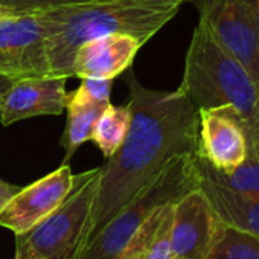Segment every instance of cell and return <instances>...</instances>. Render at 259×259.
Here are the masks:
<instances>
[{"mask_svg": "<svg viewBox=\"0 0 259 259\" xmlns=\"http://www.w3.org/2000/svg\"><path fill=\"white\" fill-rule=\"evenodd\" d=\"M142 41L133 35L113 34L82 43L72 58V76L114 79L133 64Z\"/></svg>", "mask_w": 259, "mask_h": 259, "instance_id": "12", "label": "cell"}, {"mask_svg": "<svg viewBox=\"0 0 259 259\" xmlns=\"http://www.w3.org/2000/svg\"><path fill=\"white\" fill-rule=\"evenodd\" d=\"M0 75L13 81L49 76L46 29L38 11L0 20Z\"/></svg>", "mask_w": 259, "mask_h": 259, "instance_id": "6", "label": "cell"}, {"mask_svg": "<svg viewBox=\"0 0 259 259\" xmlns=\"http://www.w3.org/2000/svg\"><path fill=\"white\" fill-rule=\"evenodd\" d=\"M126 84L132 123L117 151L99 166L82 251L105 223L172 160L197 154L198 150V110L179 89L153 90L144 87L133 73L126 76Z\"/></svg>", "mask_w": 259, "mask_h": 259, "instance_id": "1", "label": "cell"}, {"mask_svg": "<svg viewBox=\"0 0 259 259\" xmlns=\"http://www.w3.org/2000/svg\"><path fill=\"white\" fill-rule=\"evenodd\" d=\"M248 139H250V144H254L259 147V98H257V108H256L254 122H253L251 128L248 130Z\"/></svg>", "mask_w": 259, "mask_h": 259, "instance_id": "23", "label": "cell"}, {"mask_svg": "<svg viewBox=\"0 0 259 259\" xmlns=\"http://www.w3.org/2000/svg\"><path fill=\"white\" fill-rule=\"evenodd\" d=\"M244 2L247 5V10L250 13L251 22H253L254 31H256V35L259 40V0H244Z\"/></svg>", "mask_w": 259, "mask_h": 259, "instance_id": "22", "label": "cell"}, {"mask_svg": "<svg viewBox=\"0 0 259 259\" xmlns=\"http://www.w3.org/2000/svg\"><path fill=\"white\" fill-rule=\"evenodd\" d=\"M212 37L250 72L259 85V40L244 0H186Z\"/></svg>", "mask_w": 259, "mask_h": 259, "instance_id": "7", "label": "cell"}, {"mask_svg": "<svg viewBox=\"0 0 259 259\" xmlns=\"http://www.w3.org/2000/svg\"><path fill=\"white\" fill-rule=\"evenodd\" d=\"M174 203L157 207L136 230L119 259H174L171 245Z\"/></svg>", "mask_w": 259, "mask_h": 259, "instance_id": "14", "label": "cell"}, {"mask_svg": "<svg viewBox=\"0 0 259 259\" xmlns=\"http://www.w3.org/2000/svg\"><path fill=\"white\" fill-rule=\"evenodd\" d=\"M195 188H198L197 154L177 157L105 223L79 259H119L126 242L157 207L176 203Z\"/></svg>", "mask_w": 259, "mask_h": 259, "instance_id": "4", "label": "cell"}, {"mask_svg": "<svg viewBox=\"0 0 259 259\" xmlns=\"http://www.w3.org/2000/svg\"><path fill=\"white\" fill-rule=\"evenodd\" d=\"M198 189L223 224L259 236V195L239 192L198 172Z\"/></svg>", "mask_w": 259, "mask_h": 259, "instance_id": "13", "label": "cell"}, {"mask_svg": "<svg viewBox=\"0 0 259 259\" xmlns=\"http://www.w3.org/2000/svg\"><path fill=\"white\" fill-rule=\"evenodd\" d=\"M14 81L11 79V78H8V76H5V75H0V98H2V95L10 89V85L13 84Z\"/></svg>", "mask_w": 259, "mask_h": 259, "instance_id": "24", "label": "cell"}, {"mask_svg": "<svg viewBox=\"0 0 259 259\" xmlns=\"http://www.w3.org/2000/svg\"><path fill=\"white\" fill-rule=\"evenodd\" d=\"M201 259H259V236L224 224Z\"/></svg>", "mask_w": 259, "mask_h": 259, "instance_id": "18", "label": "cell"}, {"mask_svg": "<svg viewBox=\"0 0 259 259\" xmlns=\"http://www.w3.org/2000/svg\"><path fill=\"white\" fill-rule=\"evenodd\" d=\"M78 2H84V0H0V5L7 7L19 14H29V13L45 11L54 7L78 4Z\"/></svg>", "mask_w": 259, "mask_h": 259, "instance_id": "20", "label": "cell"}, {"mask_svg": "<svg viewBox=\"0 0 259 259\" xmlns=\"http://www.w3.org/2000/svg\"><path fill=\"white\" fill-rule=\"evenodd\" d=\"M73 172L67 163L37 182L22 188L0 212V226L22 235L49 217L69 195Z\"/></svg>", "mask_w": 259, "mask_h": 259, "instance_id": "9", "label": "cell"}, {"mask_svg": "<svg viewBox=\"0 0 259 259\" xmlns=\"http://www.w3.org/2000/svg\"><path fill=\"white\" fill-rule=\"evenodd\" d=\"M67 78L41 76L14 81L0 98V123L10 126L35 116H58L66 110Z\"/></svg>", "mask_w": 259, "mask_h": 259, "instance_id": "11", "label": "cell"}, {"mask_svg": "<svg viewBox=\"0 0 259 259\" xmlns=\"http://www.w3.org/2000/svg\"><path fill=\"white\" fill-rule=\"evenodd\" d=\"M13 16H19V13H16V11L10 10V8H7V7H2V5H0V20H4V19H7V17H13Z\"/></svg>", "mask_w": 259, "mask_h": 259, "instance_id": "25", "label": "cell"}, {"mask_svg": "<svg viewBox=\"0 0 259 259\" xmlns=\"http://www.w3.org/2000/svg\"><path fill=\"white\" fill-rule=\"evenodd\" d=\"M223 226L198 188L185 194L172 206L171 245L174 259H201Z\"/></svg>", "mask_w": 259, "mask_h": 259, "instance_id": "10", "label": "cell"}, {"mask_svg": "<svg viewBox=\"0 0 259 259\" xmlns=\"http://www.w3.org/2000/svg\"><path fill=\"white\" fill-rule=\"evenodd\" d=\"M132 123L130 105H113L111 102L104 108L95 122L92 141L96 144L105 159L111 157L122 145Z\"/></svg>", "mask_w": 259, "mask_h": 259, "instance_id": "15", "label": "cell"}, {"mask_svg": "<svg viewBox=\"0 0 259 259\" xmlns=\"http://www.w3.org/2000/svg\"><path fill=\"white\" fill-rule=\"evenodd\" d=\"M179 90L197 110L232 108L244 120L248 135L256 116L259 85L201 22L194 29Z\"/></svg>", "mask_w": 259, "mask_h": 259, "instance_id": "3", "label": "cell"}, {"mask_svg": "<svg viewBox=\"0 0 259 259\" xmlns=\"http://www.w3.org/2000/svg\"><path fill=\"white\" fill-rule=\"evenodd\" d=\"M99 168L73 176L66 200L31 230L16 235L14 259H79L93 209Z\"/></svg>", "mask_w": 259, "mask_h": 259, "instance_id": "5", "label": "cell"}, {"mask_svg": "<svg viewBox=\"0 0 259 259\" xmlns=\"http://www.w3.org/2000/svg\"><path fill=\"white\" fill-rule=\"evenodd\" d=\"M22 189V186L11 185L8 182L0 180V212L5 209V206L10 203V200Z\"/></svg>", "mask_w": 259, "mask_h": 259, "instance_id": "21", "label": "cell"}, {"mask_svg": "<svg viewBox=\"0 0 259 259\" xmlns=\"http://www.w3.org/2000/svg\"><path fill=\"white\" fill-rule=\"evenodd\" d=\"M197 169L201 176L215 180L217 183L230 189L259 195V147L254 144L248 145L245 160L230 172H220L207 165L201 157L197 156Z\"/></svg>", "mask_w": 259, "mask_h": 259, "instance_id": "16", "label": "cell"}, {"mask_svg": "<svg viewBox=\"0 0 259 259\" xmlns=\"http://www.w3.org/2000/svg\"><path fill=\"white\" fill-rule=\"evenodd\" d=\"M250 139L241 116L232 108L198 110L197 156L220 172H230L247 157Z\"/></svg>", "mask_w": 259, "mask_h": 259, "instance_id": "8", "label": "cell"}, {"mask_svg": "<svg viewBox=\"0 0 259 259\" xmlns=\"http://www.w3.org/2000/svg\"><path fill=\"white\" fill-rule=\"evenodd\" d=\"M108 104H76L67 102V120L61 138V147L66 151L64 160H69L76 150L92 141V133L95 122Z\"/></svg>", "mask_w": 259, "mask_h": 259, "instance_id": "17", "label": "cell"}, {"mask_svg": "<svg viewBox=\"0 0 259 259\" xmlns=\"http://www.w3.org/2000/svg\"><path fill=\"white\" fill-rule=\"evenodd\" d=\"M113 79L84 78L78 90L69 93L67 102L76 104H110Z\"/></svg>", "mask_w": 259, "mask_h": 259, "instance_id": "19", "label": "cell"}, {"mask_svg": "<svg viewBox=\"0 0 259 259\" xmlns=\"http://www.w3.org/2000/svg\"><path fill=\"white\" fill-rule=\"evenodd\" d=\"M186 0H84L38 11L46 29L49 76H72L76 49L93 38L126 34L148 43Z\"/></svg>", "mask_w": 259, "mask_h": 259, "instance_id": "2", "label": "cell"}]
</instances>
